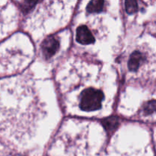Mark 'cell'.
<instances>
[{
	"mask_svg": "<svg viewBox=\"0 0 156 156\" xmlns=\"http://www.w3.org/2000/svg\"><path fill=\"white\" fill-rule=\"evenodd\" d=\"M80 98V108L85 111L100 109L104 98V94L100 90L89 88L82 91Z\"/></svg>",
	"mask_w": 156,
	"mask_h": 156,
	"instance_id": "obj_1",
	"label": "cell"
},
{
	"mask_svg": "<svg viewBox=\"0 0 156 156\" xmlns=\"http://www.w3.org/2000/svg\"><path fill=\"white\" fill-rule=\"evenodd\" d=\"M102 124L109 133L115 130L119 125V119L117 117H110L102 120Z\"/></svg>",
	"mask_w": 156,
	"mask_h": 156,
	"instance_id": "obj_5",
	"label": "cell"
},
{
	"mask_svg": "<svg viewBox=\"0 0 156 156\" xmlns=\"http://www.w3.org/2000/svg\"><path fill=\"white\" fill-rule=\"evenodd\" d=\"M105 7V2L100 0H94L88 3L87 6V11L89 13H97L103 11Z\"/></svg>",
	"mask_w": 156,
	"mask_h": 156,
	"instance_id": "obj_6",
	"label": "cell"
},
{
	"mask_svg": "<svg viewBox=\"0 0 156 156\" xmlns=\"http://www.w3.org/2000/svg\"><path fill=\"white\" fill-rule=\"evenodd\" d=\"M146 61V56L139 50H136L131 54L128 62V68L130 71L135 72L139 69L142 64Z\"/></svg>",
	"mask_w": 156,
	"mask_h": 156,
	"instance_id": "obj_4",
	"label": "cell"
},
{
	"mask_svg": "<svg viewBox=\"0 0 156 156\" xmlns=\"http://www.w3.org/2000/svg\"><path fill=\"white\" fill-rule=\"evenodd\" d=\"M76 40L82 44H91L94 42V35L86 25L79 26L76 30Z\"/></svg>",
	"mask_w": 156,
	"mask_h": 156,
	"instance_id": "obj_3",
	"label": "cell"
},
{
	"mask_svg": "<svg viewBox=\"0 0 156 156\" xmlns=\"http://www.w3.org/2000/svg\"><path fill=\"white\" fill-rule=\"evenodd\" d=\"M126 11L128 14L131 15L138 10V4L136 1H126L125 2Z\"/></svg>",
	"mask_w": 156,
	"mask_h": 156,
	"instance_id": "obj_8",
	"label": "cell"
},
{
	"mask_svg": "<svg viewBox=\"0 0 156 156\" xmlns=\"http://www.w3.org/2000/svg\"><path fill=\"white\" fill-rule=\"evenodd\" d=\"M42 53L47 59H50L56 53L59 48V42L54 36L47 37L42 43Z\"/></svg>",
	"mask_w": 156,
	"mask_h": 156,
	"instance_id": "obj_2",
	"label": "cell"
},
{
	"mask_svg": "<svg viewBox=\"0 0 156 156\" xmlns=\"http://www.w3.org/2000/svg\"><path fill=\"white\" fill-rule=\"evenodd\" d=\"M143 112L146 115L156 112V101L152 100L147 102L143 107Z\"/></svg>",
	"mask_w": 156,
	"mask_h": 156,
	"instance_id": "obj_7",
	"label": "cell"
}]
</instances>
